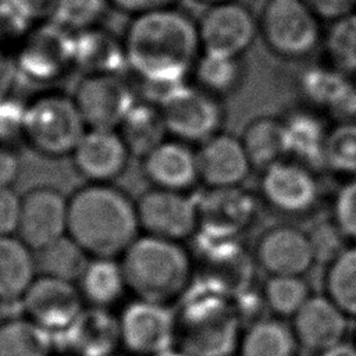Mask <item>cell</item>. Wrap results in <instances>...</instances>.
<instances>
[{"mask_svg":"<svg viewBox=\"0 0 356 356\" xmlns=\"http://www.w3.org/2000/svg\"><path fill=\"white\" fill-rule=\"evenodd\" d=\"M121 44L135 75L165 89L182 83L202 54L197 22L175 6L134 15Z\"/></svg>","mask_w":356,"mask_h":356,"instance_id":"6da1fadb","label":"cell"},{"mask_svg":"<svg viewBox=\"0 0 356 356\" xmlns=\"http://www.w3.org/2000/svg\"><path fill=\"white\" fill-rule=\"evenodd\" d=\"M136 200L111 184H86L68 197L67 235L89 257H120L140 235Z\"/></svg>","mask_w":356,"mask_h":356,"instance_id":"7a4b0ae2","label":"cell"},{"mask_svg":"<svg viewBox=\"0 0 356 356\" xmlns=\"http://www.w3.org/2000/svg\"><path fill=\"white\" fill-rule=\"evenodd\" d=\"M175 348L186 356H234L243 321L234 299L199 282L178 300Z\"/></svg>","mask_w":356,"mask_h":356,"instance_id":"3957f363","label":"cell"},{"mask_svg":"<svg viewBox=\"0 0 356 356\" xmlns=\"http://www.w3.org/2000/svg\"><path fill=\"white\" fill-rule=\"evenodd\" d=\"M127 288L136 299L168 305L192 285L193 263L181 242L139 235L120 256Z\"/></svg>","mask_w":356,"mask_h":356,"instance_id":"277c9868","label":"cell"},{"mask_svg":"<svg viewBox=\"0 0 356 356\" xmlns=\"http://www.w3.org/2000/svg\"><path fill=\"white\" fill-rule=\"evenodd\" d=\"M86 129L74 97L61 93L42 95L22 113V135L31 149L44 157L71 156Z\"/></svg>","mask_w":356,"mask_h":356,"instance_id":"5b68a950","label":"cell"},{"mask_svg":"<svg viewBox=\"0 0 356 356\" xmlns=\"http://www.w3.org/2000/svg\"><path fill=\"white\" fill-rule=\"evenodd\" d=\"M157 106L170 138L200 145L221 132L224 111L220 97L197 85L178 83L165 89Z\"/></svg>","mask_w":356,"mask_h":356,"instance_id":"8992f818","label":"cell"},{"mask_svg":"<svg viewBox=\"0 0 356 356\" xmlns=\"http://www.w3.org/2000/svg\"><path fill=\"white\" fill-rule=\"evenodd\" d=\"M259 32L274 53L288 58L310 54L321 39L318 18L303 0H267Z\"/></svg>","mask_w":356,"mask_h":356,"instance_id":"52a82bcc","label":"cell"},{"mask_svg":"<svg viewBox=\"0 0 356 356\" xmlns=\"http://www.w3.org/2000/svg\"><path fill=\"white\" fill-rule=\"evenodd\" d=\"M196 22L202 53L225 57L239 58L259 32L253 13L236 0L209 4Z\"/></svg>","mask_w":356,"mask_h":356,"instance_id":"ba28073f","label":"cell"},{"mask_svg":"<svg viewBox=\"0 0 356 356\" xmlns=\"http://www.w3.org/2000/svg\"><path fill=\"white\" fill-rule=\"evenodd\" d=\"M118 321L121 345L134 356H159L175 348V313L168 305L135 299Z\"/></svg>","mask_w":356,"mask_h":356,"instance_id":"9c48e42d","label":"cell"},{"mask_svg":"<svg viewBox=\"0 0 356 356\" xmlns=\"http://www.w3.org/2000/svg\"><path fill=\"white\" fill-rule=\"evenodd\" d=\"M72 97L86 127L103 129H117L136 103L131 86L115 72H89Z\"/></svg>","mask_w":356,"mask_h":356,"instance_id":"30bf717a","label":"cell"},{"mask_svg":"<svg viewBox=\"0 0 356 356\" xmlns=\"http://www.w3.org/2000/svg\"><path fill=\"white\" fill-rule=\"evenodd\" d=\"M140 231L182 242L197 232V200L186 192L150 188L136 199Z\"/></svg>","mask_w":356,"mask_h":356,"instance_id":"8fae6325","label":"cell"},{"mask_svg":"<svg viewBox=\"0 0 356 356\" xmlns=\"http://www.w3.org/2000/svg\"><path fill=\"white\" fill-rule=\"evenodd\" d=\"M260 193L271 209L289 216H300L317 204L320 185L314 170L284 159L263 170Z\"/></svg>","mask_w":356,"mask_h":356,"instance_id":"7c38bea8","label":"cell"},{"mask_svg":"<svg viewBox=\"0 0 356 356\" xmlns=\"http://www.w3.org/2000/svg\"><path fill=\"white\" fill-rule=\"evenodd\" d=\"M25 316L51 332L67 331L83 310V298L75 282L38 275L19 302Z\"/></svg>","mask_w":356,"mask_h":356,"instance_id":"4fadbf2b","label":"cell"},{"mask_svg":"<svg viewBox=\"0 0 356 356\" xmlns=\"http://www.w3.org/2000/svg\"><path fill=\"white\" fill-rule=\"evenodd\" d=\"M68 197L53 186H35L21 195L17 236L32 250L67 235Z\"/></svg>","mask_w":356,"mask_h":356,"instance_id":"5bb4252c","label":"cell"},{"mask_svg":"<svg viewBox=\"0 0 356 356\" xmlns=\"http://www.w3.org/2000/svg\"><path fill=\"white\" fill-rule=\"evenodd\" d=\"M256 216V202L241 186L209 188L197 199V232L204 239H236Z\"/></svg>","mask_w":356,"mask_h":356,"instance_id":"9a60e30c","label":"cell"},{"mask_svg":"<svg viewBox=\"0 0 356 356\" xmlns=\"http://www.w3.org/2000/svg\"><path fill=\"white\" fill-rule=\"evenodd\" d=\"M204 242L200 282L231 299L252 289L256 260L235 239Z\"/></svg>","mask_w":356,"mask_h":356,"instance_id":"2e32d148","label":"cell"},{"mask_svg":"<svg viewBox=\"0 0 356 356\" xmlns=\"http://www.w3.org/2000/svg\"><path fill=\"white\" fill-rule=\"evenodd\" d=\"M131 153L117 129L88 128L71 153L75 171L89 184H111L127 168Z\"/></svg>","mask_w":356,"mask_h":356,"instance_id":"e0dca14e","label":"cell"},{"mask_svg":"<svg viewBox=\"0 0 356 356\" xmlns=\"http://www.w3.org/2000/svg\"><path fill=\"white\" fill-rule=\"evenodd\" d=\"M289 325L299 348L320 355L345 342L349 317L327 295H310Z\"/></svg>","mask_w":356,"mask_h":356,"instance_id":"ac0fdd59","label":"cell"},{"mask_svg":"<svg viewBox=\"0 0 356 356\" xmlns=\"http://www.w3.org/2000/svg\"><path fill=\"white\" fill-rule=\"evenodd\" d=\"M256 264L268 275H305L316 263L307 232L277 225L261 234L254 249Z\"/></svg>","mask_w":356,"mask_h":356,"instance_id":"d6986e66","label":"cell"},{"mask_svg":"<svg viewBox=\"0 0 356 356\" xmlns=\"http://www.w3.org/2000/svg\"><path fill=\"white\" fill-rule=\"evenodd\" d=\"M196 156L199 179L207 188L241 186L253 168L241 138L225 132L200 143Z\"/></svg>","mask_w":356,"mask_h":356,"instance_id":"ffe728a7","label":"cell"},{"mask_svg":"<svg viewBox=\"0 0 356 356\" xmlns=\"http://www.w3.org/2000/svg\"><path fill=\"white\" fill-rule=\"evenodd\" d=\"M140 160L152 188L188 192L200 181L196 152L178 139L167 138Z\"/></svg>","mask_w":356,"mask_h":356,"instance_id":"44dd1931","label":"cell"},{"mask_svg":"<svg viewBox=\"0 0 356 356\" xmlns=\"http://www.w3.org/2000/svg\"><path fill=\"white\" fill-rule=\"evenodd\" d=\"M54 337L74 356H111L121 345L120 321L106 307H83L71 327Z\"/></svg>","mask_w":356,"mask_h":356,"instance_id":"7402d4cb","label":"cell"},{"mask_svg":"<svg viewBox=\"0 0 356 356\" xmlns=\"http://www.w3.org/2000/svg\"><path fill=\"white\" fill-rule=\"evenodd\" d=\"M36 277L35 252L17 235H0V303H19Z\"/></svg>","mask_w":356,"mask_h":356,"instance_id":"603a6c76","label":"cell"},{"mask_svg":"<svg viewBox=\"0 0 356 356\" xmlns=\"http://www.w3.org/2000/svg\"><path fill=\"white\" fill-rule=\"evenodd\" d=\"M299 343L291 325L278 317H263L243 328L238 356H296Z\"/></svg>","mask_w":356,"mask_h":356,"instance_id":"cb8c5ba5","label":"cell"},{"mask_svg":"<svg viewBox=\"0 0 356 356\" xmlns=\"http://www.w3.org/2000/svg\"><path fill=\"white\" fill-rule=\"evenodd\" d=\"M286 136V159L312 170L325 167L324 149L328 129L318 118L307 113H295L284 120Z\"/></svg>","mask_w":356,"mask_h":356,"instance_id":"d4e9b609","label":"cell"},{"mask_svg":"<svg viewBox=\"0 0 356 356\" xmlns=\"http://www.w3.org/2000/svg\"><path fill=\"white\" fill-rule=\"evenodd\" d=\"M76 285L83 300L106 309L117 303L128 289L120 260L106 257H90Z\"/></svg>","mask_w":356,"mask_h":356,"instance_id":"484cf974","label":"cell"},{"mask_svg":"<svg viewBox=\"0 0 356 356\" xmlns=\"http://www.w3.org/2000/svg\"><path fill=\"white\" fill-rule=\"evenodd\" d=\"M241 140L253 167L268 165L286 159V136L284 120L274 117H257L243 129Z\"/></svg>","mask_w":356,"mask_h":356,"instance_id":"4316f807","label":"cell"},{"mask_svg":"<svg viewBox=\"0 0 356 356\" xmlns=\"http://www.w3.org/2000/svg\"><path fill=\"white\" fill-rule=\"evenodd\" d=\"M117 131L131 156L139 159L145 157L168 136L159 106L145 103H135Z\"/></svg>","mask_w":356,"mask_h":356,"instance_id":"83f0119b","label":"cell"},{"mask_svg":"<svg viewBox=\"0 0 356 356\" xmlns=\"http://www.w3.org/2000/svg\"><path fill=\"white\" fill-rule=\"evenodd\" d=\"M54 346L53 334L26 316L0 323V356H50Z\"/></svg>","mask_w":356,"mask_h":356,"instance_id":"f1b7e54d","label":"cell"},{"mask_svg":"<svg viewBox=\"0 0 356 356\" xmlns=\"http://www.w3.org/2000/svg\"><path fill=\"white\" fill-rule=\"evenodd\" d=\"M33 252L38 275H49L75 284L90 259L68 235Z\"/></svg>","mask_w":356,"mask_h":356,"instance_id":"f546056e","label":"cell"},{"mask_svg":"<svg viewBox=\"0 0 356 356\" xmlns=\"http://www.w3.org/2000/svg\"><path fill=\"white\" fill-rule=\"evenodd\" d=\"M323 284L324 295L349 318H356V243L346 246L327 264Z\"/></svg>","mask_w":356,"mask_h":356,"instance_id":"4dcf8cb0","label":"cell"},{"mask_svg":"<svg viewBox=\"0 0 356 356\" xmlns=\"http://www.w3.org/2000/svg\"><path fill=\"white\" fill-rule=\"evenodd\" d=\"M195 85L220 97L231 93L241 82L239 58L202 53L192 70Z\"/></svg>","mask_w":356,"mask_h":356,"instance_id":"1f68e13d","label":"cell"},{"mask_svg":"<svg viewBox=\"0 0 356 356\" xmlns=\"http://www.w3.org/2000/svg\"><path fill=\"white\" fill-rule=\"evenodd\" d=\"M261 295L267 310L275 317L292 318L312 293L302 275H268Z\"/></svg>","mask_w":356,"mask_h":356,"instance_id":"d6a6232c","label":"cell"},{"mask_svg":"<svg viewBox=\"0 0 356 356\" xmlns=\"http://www.w3.org/2000/svg\"><path fill=\"white\" fill-rule=\"evenodd\" d=\"M324 47L332 68L345 75L356 74V13L332 21Z\"/></svg>","mask_w":356,"mask_h":356,"instance_id":"836d02e7","label":"cell"},{"mask_svg":"<svg viewBox=\"0 0 356 356\" xmlns=\"http://www.w3.org/2000/svg\"><path fill=\"white\" fill-rule=\"evenodd\" d=\"M324 164L337 174L356 177V121H341L328 129Z\"/></svg>","mask_w":356,"mask_h":356,"instance_id":"e575fe53","label":"cell"},{"mask_svg":"<svg viewBox=\"0 0 356 356\" xmlns=\"http://www.w3.org/2000/svg\"><path fill=\"white\" fill-rule=\"evenodd\" d=\"M108 6V0H53L51 10L60 28L83 32L100 21Z\"/></svg>","mask_w":356,"mask_h":356,"instance_id":"d590c367","label":"cell"},{"mask_svg":"<svg viewBox=\"0 0 356 356\" xmlns=\"http://www.w3.org/2000/svg\"><path fill=\"white\" fill-rule=\"evenodd\" d=\"M349 85L350 83L346 81V75L335 68L330 71L312 70L303 79L306 96H309L313 102L324 104L330 108L337 104Z\"/></svg>","mask_w":356,"mask_h":356,"instance_id":"8d00e7d4","label":"cell"},{"mask_svg":"<svg viewBox=\"0 0 356 356\" xmlns=\"http://www.w3.org/2000/svg\"><path fill=\"white\" fill-rule=\"evenodd\" d=\"M332 221L348 241L356 243V177H352L337 193Z\"/></svg>","mask_w":356,"mask_h":356,"instance_id":"74e56055","label":"cell"},{"mask_svg":"<svg viewBox=\"0 0 356 356\" xmlns=\"http://www.w3.org/2000/svg\"><path fill=\"white\" fill-rule=\"evenodd\" d=\"M309 238L314 250L316 261L324 260L327 264L348 246V239L334 221L316 225L309 234Z\"/></svg>","mask_w":356,"mask_h":356,"instance_id":"f35d334b","label":"cell"},{"mask_svg":"<svg viewBox=\"0 0 356 356\" xmlns=\"http://www.w3.org/2000/svg\"><path fill=\"white\" fill-rule=\"evenodd\" d=\"M21 196L13 186H0V235H15L19 218Z\"/></svg>","mask_w":356,"mask_h":356,"instance_id":"ab89813d","label":"cell"},{"mask_svg":"<svg viewBox=\"0 0 356 356\" xmlns=\"http://www.w3.org/2000/svg\"><path fill=\"white\" fill-rule=\"evenodd\" d=\"M317 18L337 21L355 13L356 0H303Z\"/></svg>","mask_w":356,"mask_h":356,"instance_id":"60d3db41","label":"cell"},{"mask_svg":"<svg viewBox=\"0 0 356 356\" xmlns=\"http://www.w3.org/2000/svg\"><path fill=\"white\" fill-rule=\"evenodd\" d=\"M177 1L178 0H108L111 7L121 13L129 14L131 17L165 7H172L177 4Z\"/></svg>","mask_w":356,"mask_h":356,"instance_id":"b9f144b4","label":"cell"},{"mask_svg":"<svg viewBox=\"0 0 356 356\" xmlns=\"http://www.w3.org/2000/svg\"><path fill=\"white\" fill-rule=\"evenodd\" d=\"M18 174V157L11 150L0 149V186H13Z\"/></svg>","mask_w":356,"mask_h":356,"instance_id":"7bdbcfd3","label":"cell"},{"mask_svg":"<svg viewBox=\"0 0 356 356\" xmlns=\"http://www.w3.org/2000/svg\"><path fill=\"white\" fill-rule=\"evenodd\" d=\"M318 356H356V348L353 343L342 342V343L320 353Z\"/></svg>","mask_w":356,"mask_h":356,"instance_id":"ee69618b","label":"cell"},{"mask_svg":"<svg viewBox=\"0 0 356 356\" xmlns=\"http://www.w3.org/2000/svg\"><path fill=\"white\" fill-rule=\"evenodd\" d=\"M159 356H186L184 352H181L179 349H177V348H174V349H171V350H168V352H164V353H161V355H159Z\"/></svg>","mask_w":356,"mask_h":356,"instance_id":"f6af8a7d","label":"cell"},{"mask_svg":"<svg viewBox=\"0 0 356 356\" xmlns=\"http://www.w3.org/2000/svg\"><path fill=\"white\" fill-rule=\"evenodd\" d=\"M200 1H204L207 4H214V3H222V1H231V0H200Z\"/></svg>","mask_w":356,"mask_h":356,"instance_id":"bcb514c9","label":"cell"},{"mask_svg":"<svg viewBox=\"0 0 356 356\" xmlns=\"http://www.w3.org/2000/svg\"><path fill=\"white\" fill-rule=\"evenodd\" d=\"M353 345H355V348H356V330H355V334H353V342H352Z\"/></svg>","mask_w":356,"mask_h":356,"instance_id":"7dc6e473","label":"cell"}]
</instances>
